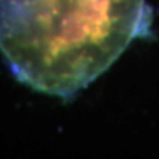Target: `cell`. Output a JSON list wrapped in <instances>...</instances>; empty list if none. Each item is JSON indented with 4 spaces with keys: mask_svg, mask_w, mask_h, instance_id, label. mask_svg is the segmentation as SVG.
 <instances>
[{
    "mask_svg": "<svg viewBox=\"0 0 159 159\" xmlns=\"http://www.w3.org/2000/svg\"><path fill=\"white\" fill-rule=\"evenodd\" d=\"M146 0H0V52L20 82L70 98L151 27Z\"/></svg>",
    "mask_w": 159,
    "mask_h": 159,
    "instance_id": "6da1fadb",
    "label": "cell"
}]
</instances>
